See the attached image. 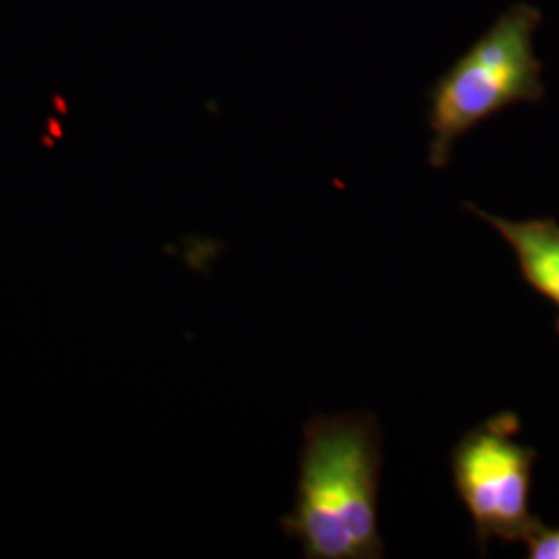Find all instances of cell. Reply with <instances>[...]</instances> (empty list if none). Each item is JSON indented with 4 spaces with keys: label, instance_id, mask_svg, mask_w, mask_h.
<instances>
[{
    "label": "cell",
    "instance_id": "5b68a950",
    "mask_svg": "<svg viewBox=\"0 0 559 559\" xmlns=\"http://www.w3.org/2000/svg\"><path fill=\"white\" fill-rule=\"evenodd\" d=\"M528 559H559V528H547L545 524L526 540Z\"/></svg>",
    "mask_w": 559,
    "mask_h": 559
},
{
    "label": "cell",
    "instance_id": "6da1fadb",
    "mask_svg": "<svg viewBox=\"0 0 559 559\" xmlns=\"http://www.w3.org/2000/svg\"><path fill=\"white\" fill-rule=\"evenodd\" d=\"M380 423L346 413L313 417L302 429L295 508L282 531L297 539L307 559H380L378 524Z\"/></svg>",
    "mask_w": 559,
    "mask_h": 559
},
{
    "label": "cell",
    "instance_id": "277c9868",
    "mask_svg": "<svg viewBox=\"0 0 559 559\" xmlns=\"http://www.w3.org/2000/svg\"><path fill=\"white\" fill-rule=\"evenodd\" d=\"M480 221L500 233L519 261L522 280L543 299L554 302L559 311V224L554 218L508 221L479 210L475 203H464ZM559 336V313L556 320Z\"/></svg>",
    "mask_w": 559,
    "mask_h": 559
},
{
    "label": "cell",
    "instance_id": "7a4b0ae2",
    "mask_svg": "<svg viewBox=\"0 0 559 559\" xmlns=\"http://www.w3.org/2000/svg\"><path fill=\"white\" fill-rule=\"evenodd\" d=\"M539 9L516 2L429 87V166L445 168L460 138L516 104L545 98L535 55Z\"/></svg>",
    "mask_w": 559,
    "mask_h": 559
},
{
    "label": "cell",
    "instance_id": "3957f363",
    "mask_svg": "<svg viewBox=\"0 0 559 559\" xmlns=\"http://www.w3.org/2000/svg\"><path fill=\"white\" fill-rule=\"evenodd\" d=\"M520 417L503 411L466 431L450 454L452 479L475 522L480 554L489 540L526 543L543 520L531 512L537 450L519 441Z\"/></svg>",
    "mask_w": 559,
    "mask_h": 559
}]
</instances>
